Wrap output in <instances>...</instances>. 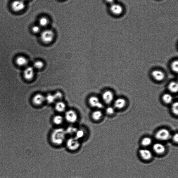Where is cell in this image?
<instances>
[{
    "label": "cell",
    "mask_w": 178,
    "mask_h": 178,
    "mask_svg": "<svg viewBox=\"0 0 178 178\" xmlns=\"http://www.w3.org/2000/svg\"><path fill=\"white\" fill-rule=\"evenodd\" d=\"M66 135L65 129L63 128H57L54 129L51 133V141L56 146H60L65 141Z\"/></svg>",
    "instance_id": "6da1fadb"
},
{
    "label": "cell",
    "mask_w": 178,
    "mask_h": 178,
    "mask_svg": "<svg viewBox=\"0 0 178 178\" xmlns=\"http://www.w3.org/2000/svg\"><path fill=\"white\" fill-rule=\"evenodd\" d=\"M55 37V33L51 29H46L42 31L40 34V38L42 42L45 44L51 43Z\"/></svg>",
    "instance_id": "7a4b0ae2"
},
{
    "label": "cell",
    "mask_w": 178,
    "mask_h": 178,
    "mask_svg": "<svg viewBox=\"0 0 178 178\" xmlns=\"http://www.w3.org/2000/svg\"><path fill=\"white\" fill-rule=\"evenodd\" d=\"M155 138L160 141H167L171 137L170 133L166 129H161L158 130L155 134Z\"/></svg>",
    "instance_id": "3957f363"
},
{
    "label": "cell",
    "mask_w": 178,
    "mask_h": 178,
    "mask_svg": "<svg viewBox=\"0 0 178 178\" xmlns=\"http://www.w3.org/2000/svg\"><path fill=\"white\" fill-rule=\"evenodd\" d=\"M25 7V2L23 0H14L11 4V10L15 13L21 12L24 10Z\"/></svg>",
    "instance_id": "277c9868"
},
{
    "label": "cell",
    "mask_w": 178,
    "mask_h": 178,
    "mask_svg": "<svg viewBox=\"0 0 178 178\" xmlns=\"http://www.w3.org/2000/svg\"><path fill=\"white\" fill-rule=\"evenodd\" d=\"M80 144L79 140L75 137H70L67 140L66 146L69 150L75 151L79 148Z\"/></svg>",
    "instance_id": "5b68a950"
},
{
    "label": "cell",
    "mask_w": 178,
    "mask_h": 178,
    "mask_svg": "<svg viewBox=\"0 0 178 178\" xmlns=\"http://www.w3.org/2000/svg\"><path fill=\"white\" fill-rule=\"evenodd\" d=\"M124 9L122 5L116 3L111 4L109 7V11L111 13L115 16H119L122 15Z\"/></svg>",
    "instance_id": "8992f818"
},
{
    "label": "cell",
    "mask_w": 178,
    "mask_h": 178,
    "mask_svg": "<svg viewBox=\"0 0 178 178\" xmlns=\"http://www.w3.org/2000/svg\"><path fill=\"white\" fill-rule=\"evenodd\" d=\"M65 119L71 124H73L77 122L78 116L76 112L72 110H70L66 111L65 116Z\"/></svg>",
    "instance_id": "52a82bcc"
},
{
    "label": "cell",
    "mask_w": 178,
    "mask_h": 178,
    "mask_svg": "<svg viewBox=\"0 0 178 178\" xmlns=\"http://www.w3.org/2000/svg\"><path fill=\"white\" fill-rule=\"evenodd\" d=\"M34 68L33 66H26L23 72V76L25 79L27 80H31L34 78Z\"/></svg>",
    "instance_id": "ba28073f"
},
{
    "label": "cell",
    "mask_w": 178,
    "mask_h": 178,
    "mask_svg": "<svg viewBox=\"0 0 178 178\" xmlns=\"http://www.w3.org/2000/svg\"><path fill=\"white\" fill-rule=\"evenodd\" d=\"M139 154L142 160L145 161L150 160L153 157V154L151 151L147 149H140Z\"/></svg>",
    "instance_id": "9c48e42d"
},
{
    "label": "cell",
    "mask_w": 178,
    "mask_h": 178,
    "mask_svg": "<svg viewBox=\"0 0 178 178\" xmlns=\"http://www.w3.org/2000/svg\"><path fill=\"white\" fill-rule=\"evenodd\" d=\"M89 105L92 107L98 109H102L103 107V105L98 98L96 96H92L90 97L89 100Z\"/></svg>",
    "instance_id": "30bf717a"
},
{
    "label": "cell",
    "mask_w": 178,
    "mask_h": 178,
    "mask_svg": "<svg viewBox=\"0 0 178 178\" xmlns=\"http://www.w3.org/2000/svg\"><path fill=\"white\" fill-rule=\"evenodd\" d=\"M153 149L154 152L159 155H163L166 151V148L164 145L160 143H156L153 144Z\"/></svg>",
    "instance_id": "8fae6325"
},
{
    "label": "cell",
    "mask_w": 178,
    "mask_h": 178,
    "mask_svg": "<svg viewBox=\"0 0 178 178\" xmlns=\"http://www.w3.org/2000/svg\"><path fill=\"white\" fill-rule=\"evenodd\" d=\"M114 94L113 92L110 91H106L104 92L102 96V98L104 102L107 104L111 103L114 99Z\"/></svg>",
    "instance_id": "7c38bea8"
},
{
    "label": "cell",
    "mask_w": 178,
    "mask_h": 178,
    "mask_svg": "<svg viewBox=\"0 0 178 178\" xmlns=\"http://www.w3.org/2000/svg\"><path fill=\"white\" fill-rule=\"evenodd\" d=\"M151 75L154 79L158 82L162 81L165 79V73L160 70H155L151 72Z\"/></svg>",
    "instance_id": "4fadbf2b"
},
{
    "label": "cell",
    "mask_w": 178,
    "mask_h": 178,
    "mask_svg": "<svg viewBox=\"0 0 178 178\" xmlns=\"http://www.w3.org/2000/svg\"><path fill=\"white\" fill-rule=\"evenodd\" d=\"M45 101V97L41 94H37L35 95L32 99V103L35 105H41Z\"/></svg>",
    "instance_id": "5bb4252c"
},
{
    "label": "cell",
    "mask_w": 178,
    "mask_h": 178,
    "mask_svg": "<svg viewBox=\"0 0 178 178\" xmlns=\"http://www.w3.org/2000/svg\"><path fill=\"white\" fill-rule=\"evenodd\" d=\"M15 63L18 65L20 66H27L28 63V59L25 57L19 56L15 59Z\"/></svg>",
    "instance_id": "9a60e30c"
},
{
    "label": "cell",
    "mask_w": 178,
    "mask_h": 178,
    "mask_svg": "<svg viewBox=\"0 0 178 178\" xmlns=\"http://www.w3.org/2000/svg\"><path fill=\"white\" fill-rule=\"evenodd\" d=\"M126 102L124 99L119 98L116 99L114 102V106L118 109L124 108L126 105Z\"/></svg>",
    "instance_id": "2e32d148"
},
{
    "label": "cell",
    "mask_w": 178,
    "mask_h": 178,
    "mask_svg": "<svg viewBox=\"0 0 178 178\" xmlns=\"http://www.w3.org/2000/svg\"><path fill=\"white\" fill-rule=\"evenodd\" d=\"M50 22L49 19L46 16H42L39 20V25L42 28H46L48 26Z\"/></svg>",
    "instance_id": "e0dca14e"
},
{
    "label": "cell",
    "mask_w": 178,
    "mask_h": 178,
    "mask_svg": "<svg viewBox=\"0 0 178 178\" xmlns=\"http://www.w3.org/2000/svg\"><path fill=\"white\" fill-rule=\"evenodd\" d=\"M55 108V110L58 112L62 113L65 111L66 105L63 102L59 101L56 103Z\"/></svg>",
    "instance_id": "ac0fdd59"
},
{
    "label": "cell",
    "mask_w": 178,
    "mask_h": 178,
    "mask_svg": "<svg viewBox=\"0 0 178 178\" xmlns=\"http://www.w3.org/2000/svg\"><path fill=\"white\" fill-rule=\"evenodd\" d=\"M103 113L102 111L99 110L94 111L92 113L91 117L92 119L94 121H98L101 119L102 117Z\"/></svg>",
    "instance_id": "d6986e66"
},
{
    "label": "cell",
    "mask_w": 178,
    "mask_h": 178,
    "mask_svg": "<svg viewBox=\"0 0 178 178\" xmlns=\"http://www.w3.org/2000/svg\"><path fill=\"white\" fill-rule=\"evenodd\" d=\"M168 89L169 91L173 93H176L178 90V84L176 82H170L168 85Z\"/></svg>",
    "instance_id": "ffe728a7"
},
{
    "label": "cell",
    "mask_w": 178,
    "mask_h": 178,
    "mask_svg": "<svg viewBox=\"0 0 178 178\" xmlns=\"http://www.w3.org/2000/svg\"><path fill=\"white\" fill-rule=\"evenodd\" d=\"M64 118L61 115H56L53 118V123L56 125H60L62 124Z\"/></svg>",
    "instance_id": "44dd1931"
},
{
    "label": "cell",
    "mask_w": 178,
    "mask_h": 178,
    "mask_svg": "<svg viewBox=\"0 0 178 178\" xmlns=\"http://www.w3.org/2000/svg\"><path fill=\"white\" fill-rule=\"evenodd\" d=\"M153 143V140L150 137H145L142 139L141 141L142 145L144 147H147L150 146Z\"/></svg>",
    "instance_id": "7402d4cb"
},
{
    "label": "cell",
    "mask_w": 178,
    "mask_h": 178,
    "mask_svg": "<svg viewBox=\"0 0 178 178\" xmlns=\"http://www.w3.org/2000/svg\"><path fill=\"white\" fill-rule=\"evenodd\" d=\"M85 134V130L83 129H77L75 134V138L78 140L81 139L83 138Z\"/></svg>",
    "instance_id": "603a6c76"
},
{
    "label": "cell",
    "mask_w": 178,
    "mask_h": 178,
    "mask_svg": "<svg viewBox=\"0 0 178 178\" xmlns=\"http://www.w3.org/2000/svg\"><path fill=\"white\" fill-rule=\"evenodd\" d=\"M162 100L165 104H170L172 103L173 98L170 94H165L162 96Z\"/></svg>",
    "instance_id": "cb8c5ba5"
},
{
    "label": "cell",
    "mask_w": 178,
    "mask_h": 178,
    "mask_svg": "<svg viewBox=\"0 0 178 178\" xmlns=\"http://www.w3.org/2000/svg\"><path fill=\"white\" fill-rule=\"evenodd\" d=\"M77 129V128L75 127L71 126L68 127L65 130L66 135L72 136V135H75Z\"/></svg>",
    "instance_id": "d4e9b609"
},
{
    "label": "cell",
    "mask_w": 178,
    "mask_h": 178,
    "mask_svg": "<svg viewBox=\"0 0 178 178\" xmlns=\"http://www.w3.org/2000/svg\"><path fill=\"white\" fill-rule=\"evenodd\" d=\"M44 66V64L43 62L38 60L35 61L33 64V67L37 69H41L43 68Z\"/></svg>",
    "instance_id": "484cf974"
},
{
    "label": "cell",
    "mask_w": 178,
    "mask_h": 178,
    "mask_svg": "<svg viewBox=\"0 0 178 178\" xmlns=\"http://www.w3.org/2000/svg\"><path fill=\"white\" fill-rule=\"evenodd\" d=\"M56 100L54 95L51 94H48L45 97V101L49 104H52Z\"/></svg>",
    "instance_id": "4316f807"
},
{
    "label": "cell",
    "mask_w": 178,
    "mask_h": 178,
    "mask_svg": "<svg viewBox=\"0 0 178 178\" xmlns=\"http://www.w3.org/2000/svg\"><path fill=\"white\" fill-rule=\"evenodd\" d=\"M42 28L39 25H34L31 28L32 32L35 34H37L42 32Z\"/></svg>",
    "instance_id": "83f0119b"
},
{
    "label": "cell",
    "mask_w": 178,
    "mask_h": 178,
    "mask_svg": "<svg viewBox=\"0 0 178 178\" xmlns=\"http://www.w3.org/2000/svg\"><path fill=\"white\" fill-rule=\"evenodd\" d=\"M172 112L175 116L178 114V103L177 102L173 103L171 106Z\"/></svg>",
    "instance_id": "f1b7e54d"
},
{
    "label": "cell",
    "mask_w": 178,
    "mask_h": 178,
    "mask_svg": "<svg viewBox=\"0 0 178 178\" xmlns=\"http://www.w3.org/2000/svg\"><path fill=\"white\" fill-rule=\"evenodd\" d=\"M172 70L175 72L177 73L178 71V61L177 60L173 61L171 65Z\"/></svg>",
    "instance_id": "f546056e"
},
{
    "label": "cell",
    "mask_w": 178,
    "mask_h": 178,
    "mask_svg": "<svg viewBox=\"0 0 178 178\" xmlns=\"http://www.w3.org/2000/svg\"><path fill=\"white\" fill-rule=\"evenodd\" d=\"M106 113L108 115H111L113 114L115 112V110L114 108L112 107L109 106L106 109Z\"/></svg>",
    "instance_id": "4dcf8cb0"
},
{
    "label": "cell",
    "mask_w": 178,
    "mask_h": 178,
    "mask_svg": "<svg viewBox=\"0 0 178 178\" xmlns=\"http://www.w3.org/2000/svg\"><path fill=\"white\" fill-rule=\"evenodd\" d=\"M54 95L56 99H60L62 98L63 95L61 92H56Z\"/></svg>",
    "instance_id": "1f68e13d"
},
{
    "label": "cell",
    "mask_w": 178,
    "mask_h": 178,
    "mask_svg": "<svg viewBox=\"0 0 178 178\" xmlns=\"http://www.w3.org/2000/svg\"><path fill=\"white\" fill-rule=\"evenodd\" d=\"M173 141L176 143H177L178 142V134L177 133H175L173 135L172 137Z\"/></svg>",
    "instance_id": "d6a6232c"
},
{
    "label": "cell",
    "mask_w": 178,
    "mask_h": 178,
    "mask_svg": "<svg viewBox=\"0 0 178 178\" xmlns=\"http://www.w3.org/2000/svg\"><path fill=\"white\" fill-rule=\"evenodd\" d=\"M106 3L109 4V5H111L113 3H115V0H105Z\"/></svg>",
    "instance_id": "836d02e7"
},
{
    "label": "cell",
    "mask_w": 178,
    "mask_h": 178,
    "mask_svg": "<svg viewBox=\"0 0 178 178\" xmlns=\"http://www.w3.org/2000/svg\"><path fill=\"white\" fill-rule=\"evenodd\" d=\"M23 1H25V2L26 1H28V0H23Z\"/></svg>",
    "instance_id": "e575fe53"
}]
</instances>
